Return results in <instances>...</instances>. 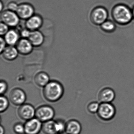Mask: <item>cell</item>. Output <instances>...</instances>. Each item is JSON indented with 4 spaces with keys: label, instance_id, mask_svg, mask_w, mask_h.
Instances as JSON below:
<instances>
[{
    "label": "cell",
    "instance_id": "6da1fadb",
    "mask_svg": "<svg viewBox=\"0 0 134 134\" xmlns=\"http://www.w3.org/2000/svg\"><path fill=\"white\" fill-rule=\"evenodd\" d=\"M64 89L62 84L55 80H51L44 87L43 94L48 102L54 103L60 100L63 96Z\"/></svg>",
    "mask_w": 134,
    "mask_h": 134
},
{
    "label": "cell",
    "instance_id": "7a4b0ae2",
    "mask_svg": "<svg viewBox=\"0 0 134 134\" xmlns=\"http://www.w3.org/2000/svg\"><path fill=\"white\" fill-rule=\"evenodd\" d=\"M111 14L114 21L121 25L129 24L133 18L132 10L125 4L115 5L112 9Z\"/></svg>",
    "mask_w": 134,
    "mask_h": 134
},
{
    "label": "cell",
    "instance_id": "3957f363",
    "mask_svg": "<svg viewBox=\"0 0 134 134\" xmlns=\"http://www.w3.org/2000/svg\"><path fill=\"white\" fill-rule=\"evenodd\" d=\"M116 113V108L111 103H101L97 114L100 119L107 121L113 119Z\"/></svg>",
    "mask_w": 134,
    "mask_h": 134
},
{
    "label": "cell",
    "instance_id": "277c9868",
    "mask_svg": "<svg viewBox=\"0 0 134 134\" xmlns=\"http://www.w3.org/2000/svg\"><path fill=\"white\" fill-rule=\"evenodd\" d=\"M55 115L54 108L48 105H43L36 109L35 117L43 123L53 120Z\"/></svg>",
    "mask_w": 134,
    "mask_h": 134
},
{
    "label": "cell",
    "instance_id": "5b68a950",
    "mask_svg": "<svg viewBox=\"0 0 134 134\" xmlns=\"http://www.w3.org/2000/svg\"><path fill=\"white\" fill-rule=\"evenodd\" d=\"M108 14L105 8L98 7L95 8L91 12L90 19L92 23L100 25L107 20Z\"/></svg>",
    "mask_w": 134,
    "mask_h": 134
},
{
    "label": "cell",
    "instance_id": "8992f818",
    "mask_svg": "<svg viewBox=\"0 0 134 134\" xmlns=\"http://www.w3.org/2000/svg\"><path fill=\"white\" fill-rule=\"evenodd\" d=\"M1 22L9 27H14L19 24L20 19L16 12L6 10L2 12L1 15Z\"/></svg>",
    "mask_w": 134,
    "mask_h": 134
},
{
    "label": "cell",
    "instance_id": "52a82bcc",
    "mask_svg": "<svg viewBox=\"0 0 134 134\" xmlns=\"http://www.w3.org/2000/svg\"><path fill=\"white\" fill-rule=\"evenodd\" d=\"M9 99L13 105L19 106L25 102L26 94L21 88H15L12 89L10 92Z\"/></svg>",
    "mask_w": 134,
    "mask_h": 134
},
{
    "label": "cell",
    "instance_id": "ba28073f",
    "mask_svg": "<svg viewBox=\"0 0 134 134\" xmlns=\"http://www.w3.org/2000/svg\"><path fill=\"white\" fill-rule=\"evenodd\" d=\"M36 109L29 103H24L19 106L18 110L19 116L25 121L29 120L35 117Z\"/></svg>",
    "mask_w": 134,
    "mask_h": 134
},
{
    "label": "cell",
    "instance_id": "9c48e42d",
    "mask_svg": "<svg viewBox=\"0 0 134 134\" xmlns=\"http://www.w3.org/2000/svg\"><path fill=\"white\" fill-rule=\"evenodd\" d=\"M25 134H39L42 131L43 123L36 118L26 121L24 124Z\"/></svg>",
    "mask_w": 134,
    "mask_h": 134
},
{
    "label": "cell",
    "instance_id": "30bf717a",
    "mask_svg": "<svg viewBox=\"0 0 134 134\" xmlns=\"http://www.w3.org/2000/svg\"><path fill=\"white\" fill-rule=\"evenodd\" d=\"M34 7L28 3L19 4L16 13L20 19L26 20L34 14Z\"/></svg>",
    "mask_w": 134,
    "mask_h": 134
},
{
    "label": "cell",
    "instance_id": "8fae6325",
    "mask_svg": "<svg viewBox=\"0 0 134 134\" xmlns=\"http://www.w3.org/2000/svg\"><path fill=\"white\" fill-rule=\"evenodd\" d=\"M15 47L19 54L28 55L32 51L34 46L28 39L22 38L19 40Z\"/></svg>",
    "mask_w": 134,
    "mask_h": 134
},
{
    "label": "cell",
    "instance_id": "7c38bea8",
    "mask_svg": "<svg viewBox=\"0 0 134 134\" xmlns=\"http://www.w3.org/2000/svg\"><path fill=\"white\" fill-rule=\"evenodd\" d=\"M115 92L112 88L105 87L99 91L98 94L99 101L101 103H111L115 98Z\"/></svg>",
    "mask_w": 134,
    "mask_h": 134
},
{
    "label": "cell",
    "instance_id": "4fadbf2b",
    "mask_svg": "<svg viewBox=\"0 0 134 134\" xmlns=\"http://www.w3.org/2000/svg\"><path fill=\"white\" fill-rule=\"evenodd\" d=\"M43 19L39 15L34 14L26 20V28L31 31L37 30L42 26Z\"/></svg>",
    "mask_w": 134,
    "mask_h": 134
},
{
    "label": "cell",
    "instance_id": "5bb4252c",
    "mask_svg": "<svg viewBox=\"0 0 134 134\" xmlns=\"http://www.w3.org/2000/svg\"><path fill=\"white\" fill-rule=\"evenodd\" d=\"M82 131V126L78 121L72 119L66 123L65 132L67 134H80Z\"/></svg>",
    "mask_w": 134,
    "mask_h": 134
},
{
    "label": "cell",
    "instance_id": "9a60e30c",
    "mask_svg": "<svg viewBox=\"0 0 134 134\" xmlns=\"http://www.w3.org/2000/svg\"><path fill=\"white\" fill-rule=\"evenodd\" d=\"M1 54L5 60L8 61H12L17 58L19 53L16 47L8 45Z\"/></svg>",
    "mask_w": 134,
    "mask_h": 134
},
{
    "label": "cell",
    "instance_id": "2e32d148",
    "mask_svg": "<svg viewBox=\"0 0 134 134\" xmlns=\"http://www.w3.org/2000/svg\"><path fill=\"white\" fill-rule=\"evenodd\" d=\"M28 40L34 47L41 46L44 41V36L43 34L39 30L32 31Z\"/></svg>",
    "mask_w": 134,
    "mask_h": 134
},
{
    "label": "cell",
    "instance_id": "e0dca14e",
    "mask_svg": "<svg viewBox=\"0 0 134 134\" xmlns=\"http://www.w3.org/2000/svg\"><path fill=\"white\" fill-rule=\"evenodd\" d=\"M19 36L20 35L18 31L11 29L4 35V38L8 45L15 46L20 40Z\"/></svg>",
    "mask_w": 134,
    "mask_h": 134
},
{
    "label": "cell",
    "instance_id": "ac0fdd59",
    "mask_svg": "<svg viewBox=\"0 0 134 134\" xmlns=\"http://www.w3.org/2000/svg\"><path fill=\"white\" fill-rule=\"evenodd\" d=\"M34 81L37 86L43 88L51 80L50 77L47 73L45 72H41L36 74Z\"/></svg>",
    "mask_w": 134,
    "mask_h": 134
},
{
    "label": "cell",
    "instance_id": "d6986e66",
    "mask_svg": "<svg viewBox=\"0 0 134 134\" xmlns=\"http://www.w3.org/2000/svg\"><path fill=\"white\" fill-rule=\"evenodd\" d=\"M42 131L44 134H57L55 120H52L43 122Z\"/></svg>",
    "mask_w": 134,
    "mask_h": 134
},
{
    "label": "cell",
    "instance_id": "ffe728a7",
    "mask_svg": "<svg viewBox=\"0 0 134 134\" xmlns=\"http://www.w3.org/2000/svg\"><path fill=\"white\" fill-rule=\"evenodd\" d=\"M101 28L104 32L110 33L115 30L116 26L112 21L106 20L101 25Z\"/></svg>",
    "mask_w": 134,
    "mask_h": 134
},
{
    "label": "cell",
    "instance_id": "44dd1931",
    "mask_svg": "<svg viewBox=\"0 0 134 134\" xmlns=\"http://www.w3.org/2000/svg\"><path fill=\"white\" fill-rule=\"evenodd\" d=\"M55 128L57 134H63L65 132L66 123L62 119L55 120Z\"/></svg>",
    "mask_w": 134,
    "mask_h": 134
},
{
    "label": "cell",
    "instance_id": "7402d4cb",
    "mask_svg": "<svg viewBox=\"0 0 134 134\" xmlns=\"http://www.w3.org/2000/svg\"><path fill=\"white\" fill-rule=\"evenodd\" d=\"M0 111L1 113H4L7 110L9 107V100L4 95H1L0 98Z\"/></svg>",
    "mask_w": 134,
    "mask_h": 134
},
{
    "label": "cell",
    "instance_id": "603a6c76",
    "mask_svg": "<svg viewBox=\"0 0 134 134\" xmlns=\"http://www.w3.org/2000/svg\"><path fill=\"white\" fill-rule=\"evenodd\" d=\"M100 103L97 102H92L88 103L87 110L90 113H97L99 108Z\"/></svg>",
    "mask_w": 134,
    "mask_h": 134
},
{
    "label": "cell",
    "instance_id": "cb8c5ba5",
    "mask_svg": "<svg viewBox=\"0 0 134 134\" xmlns=\"http://www.w3.org/2000/svg\"><path fill=\"white\" fill-rule=\"evenodd\" d=\"M13 130L16 134H25V125L22 123L18 122L13 126Z\"/></svg>",
    "mask_w": 134,
    "mask_h": 134
},
{
    "label": "cell",
    "instance_id": "d4e9b609",
    "mask_svg": "<svg viewBox=\"0 0 134 134\" xmlns=\"http://www.w3.org/2000/svg\"><path fill=\"white\" fill-rule=\"evenodd\" d=\"M0 93L1 95H3L7 91L8 89V85L7 83L3 80H1L0 82Z\"/></svg>",
    "mask_w": 134,
    "mask_h": 134
},
{
    "label": "cell",
    "instance_id": "484cf974",
    "mask_svg": "<svg viewBox=\"0 0 134 134\" xmlns=\"http://www.w3.org/2000/svg\"><path fill=\"white\" fill-rule=\"evenodd\" d=\"M9 27L3 23L1 22L0 25V34L1 36H4L10 30Z\"/></svg>",
    "mask_w": 134,
    "mask_h": 134
},
{
    "label": "cell",
    "instance_id": "4316f807",
    "mask_svg": "<svg viewBox=\"0 0 134 134\" xmlns=\"http://www.w3.org/2000/svg\"><path fill=\"white\" fill-rule=\"evenodd\" d=\"M18 5L15 2H10L8 4V10L11 11L16 12L18 9Z\"/></svg>",
    "mask_w": 134,
    "mask_h": 134
},
{
    "label": "cell",
    "instance_id": "83f0119b",
    "mask_svg": "<svg viewBox=\"0 0 134 134\" xmlns=\"http://www.w3.org/2000/svg\"><path fill=\"white\" fill-rule=\"evenodd\" d=\"M31 32L32 31L26 28L25 29L22 30L21 31L20 35L23 38L28 39L30 36V34H31Z\"/></svg>",
    "mask_w": 134,
    "mask_h": 134
},
{
    "label": "cell",
    "instance_id": "f1b7e54d",
    "mask_svg": "<svg viewBox=\"0 0 134 134\" xmlns=\"http://www.w3.org/2000/svg\"><path fill=\"white\" fill-rule=\"evenodd\" d=\"M0 42H1V48H0V52L1 53H2V52L4 51V49L6 48V47H7V43H6V41L4 40V37H1V38H0Z\"/></svg>",
    "mask_w": 134,
    "mask_h": 134
},
{
    "label": "cell",
    "instance_id": "f546056e",
    "mask_svg": "<svg viewBox=\"0 0 134 134\" xmlns=\"http://www.w3.org/2000/svg\"><path fill=\"white\" fill-rule=\"evenodd\" d=\"M0 131H1L0 134H5V129L2 125H1V127H0Z\"/></svg>",
    "mask_w": 134,
    "mask_h": 134
},
{
    "label": "cell",
    "instance_id": "4dcf8cb0",
    "mask_svg": "<svg viewBox=\"0 0 134 134\" xmlns=\"http://www.w3.org/2000/svg\"><path fill=\"white\" fill-rule=\"evenodd\" d=\"M3 5L2 1H1L0 2V11L1 12H3Z\"/></svg>",
    "mask_w": 134,
    "mask_h": 134
},
{
    "label": "cell",
    "instance_id": "1f68e13d",
    "mask_svg": "<svg viewBox=\"0 0 134 134\" xmlns=\"http://www.w3.org/2000/svg\"><path fill=\"white\" fill-rule=\"evenodd\" d=\"M132 16H133V18H134V7L132 10Z\"/></svg>",
    "mask_w": 134,
    "mask_h": 134
},
{
    "label": "cell",
    "instance_id": "d6a6232c",
    "mask_svg": "<svg viewBox=\"0 0 134 134\" xmlns=\"http://www.w3.org/2000/svg\"></svg>",
    "mask_w": 134,
    "mask_h": 134
}]
</instances>
